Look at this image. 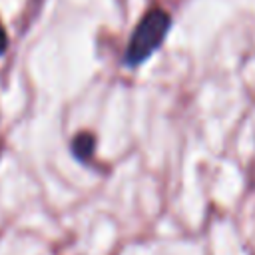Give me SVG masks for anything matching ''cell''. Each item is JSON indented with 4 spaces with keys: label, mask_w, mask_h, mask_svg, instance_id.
Listing matches in <instances>:
<instances>
[{
    "label": "cell",
    "mask_w": 255,
    "mask_h": 255,
    "mask_svg": "<svg viewBox=\"0 0 255 255\" xmlns=\"http://www.w3.org/2000/svg\"><path fill=\"white\" fill-rule=\"evenodd\" d=\"M169 28H171V18L167 12H163L159 8L149 10L139 20V24L135 26V30L129 38V44L126 48V64L128 66L143 64L163 44Z\"/></svg>",
    "instance_id": "6da1fadb"
},
{
    "label": "cell",
    "mask_w": 255,
    "mask_h": 255,
    "mask_svg": "<svg viewBox=\"0 0 255 255\" xmlns=\"http://www.w3.org/2000/svg\"><path fill=\"white\" fill-rule=\"evenodd\" d=\"M70 147H72V153H74L76 159H80V161H88V159H92V155H94L96 139H94L92 133L82 131V133H78V135L72 139V145H70Z\"/></svg>",
    "instance_id": "7a4b0ae2"
},
{
    "label": "cell",
    "mask_w": 255,
    "mask_h": 255,
    "mask_svg": "<svg viewBox=\"0 0 255 255\" xmlns=\"http://www.w3.org/2000/svg\"><path fill=\"white\" fill-rule=\"evenodd\" d=\"M6 46H8V38H6V32H4V28H2V24H0V56L4 54Z\"/></svg>",
    "instance_id": "3957f363"
}]
</instances>
